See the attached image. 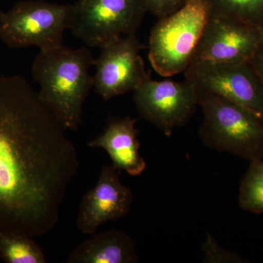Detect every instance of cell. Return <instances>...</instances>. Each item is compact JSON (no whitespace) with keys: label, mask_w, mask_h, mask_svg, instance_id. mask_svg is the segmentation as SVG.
<instances>
[{"label":"cell","mask_w":263,"mask_h":263,"mask_svg":"<svg viewBox=\"0 0 263 263\" xmlns=\"http://www.w3.org/2000/svg\"><path fill=\"white\" fill-rule=\"evenodd\" d=\"M70 30L89 47L100 49L136 34L148 13L143 0H78Z\"/></svg>","instance_id":"6"},{"label":"cell","mask_w":263,"mask_h":263,"mask_svg":"<svg viewBox=\"0 0 263 263\" xmlns=\"http://www.w3.org/2000/svg\"><path fill=\"white\" fill-rule=\"evenodd\" d=\"M252 63L263 84V47L254 57L253 60H252Z\"/></svg>","instance_id":"19"},{"label":"cell","mask_w":263,"mask_h":263,"mask_svg":"<svg viewBox=\"0 0 263 263\" xmlns=\"http://www.w3.org/2000/svg\"><path fill=\"white\" fill-rule=\"evenodd\" d=\"M136 119L115 118L109 121L101 134L87 143L90 148H101L107 152L112 165L133 176L141 175L146 167V161L140 153Z\"/></svg>","instance_id":"12"},{"label":"cell","mask_w":263,"mask_h":263,"mask_svg":"<svg viewBox=\"0 0 263 263\" xmlns=\"http://www.w3.org/2000/svg\"><path fill=\"white\" fill-rule=\"evenodd\" d=\"M210 15L207 0H188L180 9L158 19L148 46V60L157 73L167 78L185 72Z\"/></svg>","instance_id":"3"},{"label":"cell","mask_w":263,"mask_h":263,"mask_svg":"<svg viewBox=\"0 0 263 263\" xmlns=\"http://www.w3.org/2000/svg\"><path fill=\"white\" fill-rule=\"evenodd\" d=\"M136 245L119 230L95 233L76 246L67 257L68 263L138 262Z\"/></svg>","instance_id":"13"},{"label":"cell","mask_w":263,"mask_h":263,"mask_svg":"<svg viewBox=\"0 0 263 263\" xmlns=\"http://www.w3.org/2000/svg\"><path fill=\"white\" fill-rule=\"evenodd\" d=\"M198 103L203 114L200 135L206 146L250 162L263 159L262 118L238 104L199 90Z\"/></svg>","instance_id":"4"},{"label":"cell","mask_w":263,"mask_h":263,"mask_svg":"<svg viewBox=\"0 0 263 263\" xmlns=\"http://www.w3.org/2000/svg\"><path fill=\"white\" fill-rule=\"evenodd\" d=\"M66 130L25 78L0 77V231L37 238L57 226L79 167Z\"/></svg>","instance_id":"1"},{"label":"cell","mask_w":263,"mask_h":263,"mask_svg":"<svg viewBox=\"0 0 263 263\" xmlns=\"http://www.w3.org/2000/svg\"><path fill=\"white\" fill-rule=\"evenodd\" d=\"M262 47V29L229 17L211 14L193 62H252Z\"/></svg>","instance_id":"10"},{"label":"cell","mask_w":263,"mask_h":263,"mask_svg":"<svg viewBox=\"0 0 263 263\" xmlns=\"http://www.w3.org/2000/svg\"><path fill=\"white\" fill-rule=\"evenodd\" d=\"M187 2L188 0H143L147 12L158 19L174 13Z\"/></svg>","instance_id":"18"},{"label":"cell","mask_w":263,"mask_h":263,"mask_svg":"<svg viewBox=\"0 0 263 263\" xmlns=\"http://www.w3.org/2000/svg\"><path fill=\"white\" fill-rule=\"evenodd\" d=\"M203 261L209 263H242L245 259L238 254L223 249L210 234L202 245Z\"/></svg>","instance_id":"17"},{"label":"cell","mask_w":263,"mask_h":263,"mask_svg":"<svg viewBox=\"0 0 263 263\" xmlns=\"http://www.w3.org/2000/svg\"><path fill=\"white\" fill-rule=\"evenodd\" d=\"M211 14L236 19L263 29V0H207Z\"/></svg>","instance_id":"15"},{"label":"cell","mask_w":263,"mask_h":263,"mask_svg":"<svg viewBox=\"0 0 263 263\" xmlns=\"http://www.w3.org/2000/svg\"><path fill=\"white\" fill-rule=\"evenodd\" d=\"M121 172L113 165H104L98 182L83 197L76 221L83 234L93 235L108 221L127 215L134 196L121 182Z\"/></svg>","instance_id":"11"},{"label":"cell","mask_w":263,"mask_h":263,"mask_svg":"<svg viewBox=\"0 0 263 263\" xmlns=\"http://www.w3.org/2000/svg\"><path fill=\"white\" fill-rule=\"evenodd\" d=\"M73 5L26 0L16 3L0 18V39L8 47L37 46L50 49L63 44L70 29Z\"/></svg>","instance_id":"5"},{"label":"cell","mask_w":263,"mask_h":263,"mask_svg":"<svg viewBox=\"0 0 263 263\" xmlns=\"http://www.w3.org/2000/svg\"><path fill=\"white\" fill-rule=\"evenodd\" d=\"M238 202L246 212L263 214V159L251 162L240 183Z\"/></svg>","instance_id":"16"},{"label":"cell","mask_w":263,"mask_h":263,"mask_svg":"<svg viewBox=\"0 0 263 263\" xmlns=\"http://www.w3.org/2000/svg\"><path fill=\"white\" fill-rule=\"evenodd\" d=\"M86 47L61 46L40 50L32 65L33 80L39 85L38 96L67 130L82 124L85 100L93 87L89 70L95 65Z\"/></svg>","instance_id":"2"},{"label":"cell","mask_w":263,"mask_h":263,"mask_svg":"<svg viewBox=\"0 0 263 263\" xmlns=\"http://www.w3.org/2000/svg\"><path fill=\"white\" fill-rule=\"evenodd\" d=\"M145 46L136 34L122 36L101 48L95 60L96 72L93 76L95 92L103 100L134 91L151 77L140 55Z\"/></svg>","instance_id":"9"},{"label":"cell","mask_w":263,"mask_h":263,"mask_svg":"<svg viewBox=\"0 0 263 263\" xmlns=\"http://www.w3.org/2000/svg\"><path fill=\"white\" fill-rule=\"evenodd\" d=\"M134 102L142 118L170 136L191 119L198 103V90L182 82L147 79L134 91Z\"/></svg>","instance_id":"8"},{"label":"cell","mask_w":263,"mask_h":263,"mask_svg":"<svg viewBox=\"0 0 263 263\" xmlns=\"http://www.w3.org/2000/svg\"><path fill=\"white\" fill-rule=\"evenodd\" d=\"M3 13H4V12H3L1 10H0V18H1L2 16H3Z\"/></svg>","instance_id":"20"},{"label":"cell","mask_w":263,"mask_h":263,"mask_svg":"<svg viewBox=\"0 0 263 263\" xmlns=\"http://www.w3.org/2000/svg\"><path fill=\"white\" fill-rule=\"evenodd\" d=\"M0 258L7 263H46V254L27 234L0 231Z\"/></svg>","instance_id":"14"},{"label":"cell","mask_w":263,"mask_h":263,"mask_svg":"<svg viewBox=\"0 0 263 263\" xmlns=\"http://www.w3.org/2000/svg\"><path fill=\"white\" fill-rule=\"evenodd\" d=\"M184 76L199 91L227 99L263 119V84L252 62L197 60Z\"/></svg>","instance_id":"7"}]
</instances>
